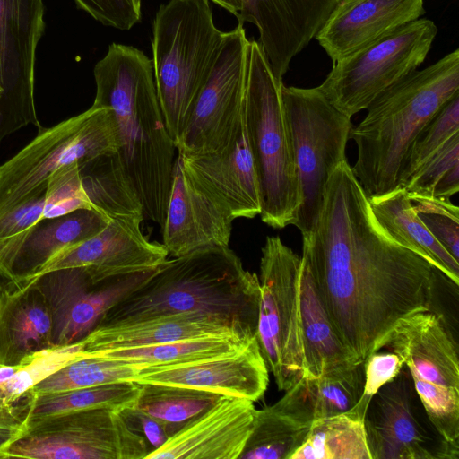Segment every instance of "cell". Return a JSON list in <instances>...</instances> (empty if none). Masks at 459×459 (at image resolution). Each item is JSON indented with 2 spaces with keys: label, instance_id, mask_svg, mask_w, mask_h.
Returning a JSON list of instances; mask_svg holds the SVG:
<instances>
[{
  "label": "cell",
  "instance_id": "32",
  "mask_svg": "<svg viewBox=\"0 0 459 459\" xmlns=\"http://www.w3.org/2000/svg\"><path fill=\"white\" fill-rule=\"evenodd\" d=\"M139 393L140 384L134 381L83 387L38 396L25 393L30 395L28 420L96 408H108L120 411L126 407L133 406Z\"/></svg>",
  "mask_w": 459,
  "mask_h": 459
},
{
  "label": "cell",
  "instance_id": "13",
  "mask_svg": "<svg viewBox=\"0 0 459 459\" xmlns=\"http://www.w3.org/2000/svg\"><path fill=\"white\" fill-rule=\"evenodd\" d=\"M247 43L243 24L225 32L209 76L175 141L178 154H211L230 142L244 110Z\"/></svg>",
  "mask_w": 459,
  "mask_h": 459
},
{
  "label": "cell",
  "instance_id": "46",
  "mask_svg": "<svg viewBox=\"0 0 459 459\" xmlns=\"http://www.w3.org/2000/svg\"><path fill=\"white\" fill-rule=\"evenodd\" d=\"M19 368V367L0 366V385L11 379Z\"/></svg>",
  "mask_w": 459,
  "mask_h": 459
},
{
  "label": "cell",
  "instance_id": "2",
  "mask_svg": "<svg viewBox=\"0 0 459 459\" xmlns=\"http://www.w3.org/2000/svg\"><path fill=\"white\" fill-rule=\"evenodd\" d=\"M93 74V105L113 115L123 172L143 218L162 228L177 150L157 97L152 61L134 47L111 43Z\"/></svg>",
  "mask_w": 459,
  "mask_h": 459
},
{
  "label": "cell",
  "instance_id": "40",
  "mask_svg": "<svg viewBox=\"0 0 459 459\" xmlns=\"http://www.w3.org/2000/svg\"><path fill=\"white\" fill-rule=\"evenodd\" d=\"M365 382L361 397L351 411L365 417L368 405L376 393L385 384L394 380L403 370L402 359L393 351H376L364 361Z\"/></svg>",
  "mask_w": 459,
  "mask_h": 459
},
{
  "label": "cell",
  "instance_id": "41",
  "mask_svg": "<svg viewBox=\"0 0 459 459\" xmlns=\"http://www.w3.org/2000/svg\"><path fill=\"white\" fill-rule=\"evenodd\" d=\"M101 24L127 30L141 22V0H74Z\"/></svg>",
  "mask_w": 459,
  "mask_h": 459
},
{
  "label": "cell",
  "instance_id": "12",
  "mask_svg": "<svg viewBox=\"0 0 459 459\" xmlns=\"http://www.w3.org/2000/svg\"><path fill=\"white\" fill-rule=\"evenodd\" d=\"M150 450L119 411L96 408L28 420L0 459H144Z\"/></svg>",
  "mask_w": 459,
  "mask_h": 459
},
{
  "label": "cell",
  "instance_id": "37",
  "mask_svg": "<svg viewBox=\"0 0 459 459\" xmlns=\"http://www.w3.org/2000/svg\"><path fill=\"white\" fill-rule=\"evenodd\" d=\"M456 133H459V92L441 107L415 138L406 156L399 186Z\"/></svg>",
  "mask_w": 459,
  "mask_h": 459
},
{
  "label": "cell",
  "instance_id": "42",
  "mask_svg": "<svg viewBox=\"0 0 459 459\" xmlns=\"http://www.w3.org/2000/svg\"><path fill=\"white\" fill-rule=\"evenodd\" d=\"M30 395L11 401L0 395V450L9 445L25 429L29 416Z\"/></svg>",
  "mask_w": 459,
  "mask_h": 459
},
{
  "label": "cell",
  "instance_id": "18",
  "mask_svg": "<svg viewBox=\"0 0 459 459\" xmlns=\"http://www.w3.org/2000/svg\"><path fill=\"white\" fill-rule=\"evenodd\" d=\"M164 224L163 245L169 255L178 257L193 251L229 247L232 222L230 211L203 190L176 157Z\"/></svg>",
  "mask_w": 459,
  "mask_h": 459
},
{
  "label": "cell",
  "instance_id": "47",
  "mask_svg": "<svg viewBox=\"0 0 459 459\" xmlns=\"http://www.w3.org/2000/svg\"><path fill=\"white\" fill-rule=\"evenodd\" d=\"M2 92H3V90H2V87L0 85V98H1Z\"/></svg>",
  "mask_w": 459,
  "mask_h": 459
},
{
  "label": "cell",
  "instance_id": "1",
  "mask_svg": "<svg viewBox=\"0 0 459 459\" xmlns=\"http://www.w3.org/2000/svg\"><path fill=\"white\" fill-rule=\"evenodd\" d=\"M301 258L354 365L380 351L400 319L431 309L441 273L385 234L347 160L327 180Z\"/></svg>",
  "mask_w": 459,
  "mask_h": 459
},
{
  "label": "cell",
  "instance_id": "16",
  "mask_svg": "<svg viewBox=\"0 0 459 459\" xmlns=\"http://www.w3.org/2000/svg\"><path fill=\"white\" fill-rule=\"evenodd\" d=\"M143 214L111 219L95 236L59 253L35 277L53 270L83 267L99 282L157 268L169 253L163 244L152 242L143 234Z\"/></svg>",
  "mask_w": 459,
  "mask_h": 459
},
{
  "label": "cell",
  "instance_id": "25",
  "mask_svg": "<svg viewBox=\"0 0 459 459\" xmlns=\"http://www.w3.org/2000/svg\"><path fill=\"white\" fill-rule=\"evenodd\" d=\"M315 420L307 380L302 377L275 403L255 411L251 434L238 459H290Z\"/></svg>",
  "mask_w": 459,
  "mask_h": 459
},
{
  "label": "cell",
  "instance_id": "11",
  "mask_svg": "<svg viewBox=\"0 0 459 459\" xmlns=\"http://www.w3.org/2000/svg\"><path fill=\"white\" fill-rule=\"evenodd\" d=\"M424 18L411 22L339 59L317 89L351 117L424 62L437 33Z\"/></svg>",
  "mask_w": 459,
  "mask_h": 459
},
{
  "label": "cell",
  "instance_id": "6",
  "mask_svg": "<svg viewBox=\"0 0 459 459\" xmlns=\"http://www.w3.org/2000/svg\"><path fill=\"white\" fill-rule=\"evenodd\" d=\"M258 41L246 51L245 117L261 201L260 217L273 229L292 225L302 203L281 87Z\"/></svg>",
  "mask_w": 459,
  "mask_h": 459
},
{
  "label": "cell",
  "instance_id": "8",
  "mask_svg": "<svg viewBox=\"0 0 459 459\" xmlns=\"http://www.w3.org/2000/svg\"><path fill=\"white\" fill-rule=\"evenodd\" d=\"M117 153V130L108 107L92 104L52 127L41 126L29 144L0 166V218L44 193L58 169Z\"/></svg>",
  "mask_w": 459,
  "mask_h": 459
},
{
  "label": "cell",
  "instance_id": "3",
  "mask_svg": "<svg viewBox=\"0 0 459 459\" xmlns=\"http://www.w3.org/2000/svg\"><path fill=\"white\" fill-rule=\"evenodd\" d=\"M260 282L229 247L201 248L166 260L117 302L98 325L199 313L221 318L256 336Z\"/></svg>",
  "mask_w": 459,
  "mask_h": 459
},
{
  "label": "cell",
  "instance_id": "36",
  "mask_svg": "<svg viewBox=\"0 0 459 459\" xmlns=\"http://www.w3.org/2000/svg\"><path fill=\"white\" fill-rule=\"evenodd\" d=\"M307 380L316 420L347 412L359 401L364 382V362L329 372Z\"/></svg>",
  "mask_w": 459,
  "mask_h": 459
},
{
  "label": "cell",
  "instance_id": "17",
  "mask_svg": "<svg viewBox=\"0 0 459 459\" xmlns=\"http://www.w3.org/2000/svg\"><path fill=\"white\" fill-rule=\"evenodd\" d=\"M109 221L95 210L78 209L0 238V292L21 288L59 253L95 236Z\"/></svg>",
  "mask_w": 459,
  "mask_h": 459
},
{
  "label": "cell",
  "instance_id": "10",
  "mask_svg": "<svg viewBox=\"0 0 459 459\" xmlns=\"http://www.w3.org/2000/svg\"><path fill=\"white\" fill-rule=\"evenodd\" d=\"M261 251L256 338L278 389L286 391L305 374L299 304L301 257L278 236L267 237Z\"/></svg>",
  "mask_w": 459,
  "mask_h": 459
},
{
  "label": "cell",
  "instance_id": "45",
  "mask_svg": "<svg viewBox=\"0 0 459 459\" xmlns=\"http://www.w3.org/2000/svg\"><path fill=\"white\" fill-rule=\"evenodd\" d=\"M224 9L233 13L237 18L242 10L243 0H212Z\"/></svg>",
  "mask_w": 459,
  "mask_h": 459
},
{
  "label": "cell",
  "instance_id": "28",
  "mask_svg": "<svg viewBox=\"0 0 459 459\" xmlns=\"http://www.w3.org/2000/svg\"><path fill=\"white\" fill-rule=\"evenodd\" d=\"M299 304L304 350V377L354 365L337 337L317 295L307 264L301 258Z\"/></svg>",
  "mask_w": 459,
  "mask_h": 459
},
{
  "label": "cell",
  "instance_id": "31",
  "mask_svg": "<svg viewBox=\"0 0 459 459\" xmlns=\"http://www.w3.org/2000/svg\"><path fill=\"white\" fill-rule=\"evenodd\" d=\"M81 176L91 209L110 220L143 214L142 205L123 172L117 154L101 156L82 165Z\"/></svg>",
  "mask_w": 459,
  "mask_h": 459
},
{
  "label": "cell",
  "instance_id": "20",
  "mask_svg": "<svg viewBox=\"0 0 459 459\" xmlns=\"http://www.w3.org/2000/svg\"><path fill=\"white\" fill-rule=\"evenodd\" d=\"M178 156L191 178L225 206L234 219H253L260 214L259 186L246 127L245 100L242 116L221 150L206 155Z\"/></svg>",
  "mask_w": 459,
  "mask_h": 459
},
{
  "label": "cell",
  "instance_id": "24",
  "mask_svg": "<svg viewBox=\"0 0 459 459\" xmlns=\"http://www.w3.org/2000/svg\"><path fill=\"white\" fill-rule=\"evenodd\" d=\"M424 13V0H340L315 38L334 63Z\"/></svg>",
  "mask_w": 459,
  "mask_h": 459
},
{
  "label": "cell",
  "instance_id": "21",
  "mask_svg": "<svg viewBox=\"0 0 459 459\" xmlns=\"http://www.w3.org/2000/svg\"><path fill=\"white\" fill-rule=\"evenodd\" d=\"M134 382L186 386L255 402L267 389L269 370L255 337L231 354L142 370Z\"/></svg>",
  "mask_w": 459,
  "mask_h": 459
},
{
  "label": "cell",
  "instance_id": "9",
  "mask_svg": "<svg viewBox=\"0 0 459 459\" xmlns=\"http://www.w3.org/2000/svg\"><path fill=\"white\" fill-rule=\"evenodd\" d=\"M281 96L302 195L292 225L307 238L315 229L331 173L347 160L352 124L317 87L282 85Z\"/></svg>",
  "mask_w": 459,
  "mask_h": 459
},
{
  "label": "cell",
  "instance_id": "39",
  "mask_svg": "<svg viewBox=\"0 0 459 459\" xmlns=\"http://www.w3.org/2000/svg\"><path fill=\"white\" fill-rule=\"evenodd\" d=\"M82 166L64 167L48 179L44 218L61 216L78 209H91L82 187Z\"/></svg>",
  "mask_w": 459,
  "mask_h": 459
},
{
  "label": "cell",
  "instance_id": "34",
  "mask_svg": "<svg viewBox=\"0 0 459 459\" xmlns=\"http://www.w3.org/2000/svg\"><path fill=\"white\" fill-rule=\"evenodd\" d=\"M139 371L100 357L76 359L48 376L26 393L32 396L135 380Z\"/></svg>",
  "mask_w": 459,
  "mask_h": 459
},
{
  "label": "cell",
  "instance_id": "4",
  "mask_svg": "<svg viewBox=\"0 0 459 459\" xmlns=\"http://www.w3.org/2000/svg\"><path fill=\"white\" fill-rule=\"evenodd\" d=\"M459 92V49L415 70L380 93L350 138L357 146L352 172L368 198L396 189L415 138Z\"/></svg>",
  "mask_w": 459,
  "mask_h": 459
},
{
  "label": "cell",
  "instance_id": "33",
  "mask_svg": "<svg viewBox=\"0 0 459 459\" xmlns=\"http://www.w3.org/2000/svg\"><path fill=\"white\" fill-rule=\"evenodd\" d=\"M221 396L186 386L144 383L140 384V393L133 406L165 423L175 433Z\"/></svg>",
  "mask_w": 459,
  "mask_h": 459
},
{
  "label": "cell",
  "instance_id": "14",
  "mask_svg": "<svg viewBox=\"0 0 459 459\" xmlns=\"http://www.w3.org/2000/svg\"><path fill=\"white\" fill-rule=\"evenodd\" d=\"M44 28L43 0H0V142L29 124L41 127L34 80Z\"/></svg>",
  "mask_w": 459,
  "mask_h": 459
},
{
  "label": "cell",
  "instance_id": "22",
  "mask_svg": "<svg viewBox=\"0 0 459 459\" xmlns=\"http://www.w3.org/2000/svg\"><path fill=\"white\" fill-rule=\"evenodd\" d=\"M212 336L253 339L228 322L199 313H178L143 320L97 325L85 337L72 344L59 346L57 358L62 365L76 354L141 347L180 340Z\"/></svg>",
  "mask_w": 459,
  "mask_h": 459
},
{
  "label": "cell",
  "instance_id": "7",
  "mask_svg": "<svg viewBox=\"0 0 459 459\" xmlns=\"http://www.w3.org/2000/svg\"><path fill=\"white\" fill-rule=\"evenodd\" d=\"M384 348L402 359L448 459H458V349L443 317L432 309L403 317L388 333Z\"/></svg>",
  "mask_w": 459,
  "mask_h": 459
},
{
  "label": "cell",
  "instance_id": "27",
  "mask_svg": "<svg viewBox=\"0 0 459 459\" xmlns=\"http://www.w3.org/2000/svg\"><path fill=\"white\" fill-rule=\"evenodd\" d=\"M368 203L377 222L387 236L425 258L458 285L459 262L427 230L403 188L369 197Z\"/></svg>",
  "mask_w": 459,
  "mask_h": 459
},
{
  "label": "cell",
  "instance_id": "19",
  "mask_svg": "<svg viewBox=\"0 0 459 459\" xmlns=\"http://www.w3.org/2000/svg\"><path fill=\"white\" fill-rule=\"evenodd\" d=\"M254 402L221 395L144 459H238L251 434Z\"/></svg>",
  "mask_w": 459,
  "mask_h": 459
},
{
  "label": "cell",
  "instance_id": "26",
  "mask_svg": "<svg viewBox=\"0 0 459 459\" xmlns=\"http://www.w3.org/2000/svg\"><path fill=\"white\" fill-rule=\"evenodd\" d=\"M47 301L34 282L0 292V366L22 368L53 347Z\"/></svg>",
  "mask_w": 459,
  "mask_h": 459
},
{
  "label": "cell",
  "instance_id": "44",
  "mask_svg": "<svg viewBox=\"0 0 459 459\" xmlns=\"http://www.w3.org/2000/svg\"><path fill=\"white\" fill-rule=\"evenodd\" d=\"M119 413L132 430L144 437L152 446V450L161 446L174 433L170 427L134 406L126 407Z\"/></svg>",
  "mask_w": 459,
  "mask_h": 459
},
{
  "label": "cell",
  "instance_id": "15",
  "mask_svg": "<svg viewBox=\"0 0 459 459\" xmlns=\"http://www.w3.org/2000/svg\"><path fill=\"white\" fill-rule=\"evenodd\" d=\"M156 269L94 282L85 268L66 267L40 274L27 283L34 282L47 301L53 323V347L65 346L91 333L110 308L145 282Z\"/></svg>",
  "mask_w": 459,
  "mask_h": 459
},
{
  "label": "cell",
  "instance_id": "29",
  "mask_svg": "<svg viewBox=\"0 0 459 459\" xmlns=\"http://www.w3.org/2000/svg\"><path fill=\"white\" fill-rule=\"evenodd\" d=\"M253 339L212 336L180 340L141 347L79 353L74 355L69 362L82 358L100 357L128 365L140 373L144 369L191 363L231 354L246 347Z\"/></svg>",
  "mask_w": 459,
  "mask_h": 459
},
{
  "label": "cell",
  "instance_id": "38",
  "mask_svg": "<svg viewBox=\"0 0 459 459\" xmlns=\"http://www.w3.org/2000/svg\"><path fill=\"white\" fill-rule=\"evenodd\" d=\"M411 200L417 216L427 230L459 262V208L450 200Z\"/></svg>",
  "mask_w": 459,
  "mask_h": 459
},
{
  "label": "cell",
  "instance_id": "23",
  "mask_svg": "<svg viewBox=\"0 0 459 459\" xmlns=\"http://www.w3.org/2000/svg\"><path fill=\"white\" fill-rule=\"evenodd\" d=\"M411 383L401 371L370 400L364 428L371 459L439 458L412 412Z\"/></svg>",
  "mask_w": 459,
  "mask_h": 459
},
{
  "label": "cell",
  "instance_id": "43",
  "mask_svg": "<svg viewBox=\"0 0 459 459\" xmlns=\"http://www.w3.org/2000/svg\"><path fill=\"white\" fill-rule=\"evenodd\" d=\"M46 208V191L13 208L0 218V238L20 233L42 218Z\"/></svg>",
  "mask_w": 459,
  "mask_h": 459
},
{
  "label": "cell",
  "instance_id": "30",
  "mask_svg": "<svg viewBox=\"0 0 459 459\" xmlns=\"http://www.w3.org/2000/svg\"><path fill=\"white\" fill-rule=\"evenodd\" d=\"M290 459H371L364 419L349 411L315 420Z\"/></svg>",
  "mask_w": 459,
  "mask_h": 459
},
{
  "label": "cell",
  "instance_id": "5",
  "mask_svg": "<svg viewBox=\"0 0 459 459\" xmlns=\"http://www.w3.org/2000/svg\"><path fill=\"white\" fill-rule=\"evenodd\" d=\"M224 35L213 22L209 0H169L155 14L154 82L174 143L209 76Z\"/></svg>",
  "mask_w": 459,
  "mask_h": 459
},
{
  "label": "cell",
  "instance_id": "35",
  "mask_svg": "<svg viewBox=\"0 0 459 459\" xmlns=\"http://www.w3.org/2000/svg\"><path fill=\"white\" fill-rule=\"evenodd\" d=\"M399 187L411 199L450 200L459 191V133L452 135Z\"/></svg>",
  "mask_w": 459,
  "mask_h": 459
}]
</instances>
